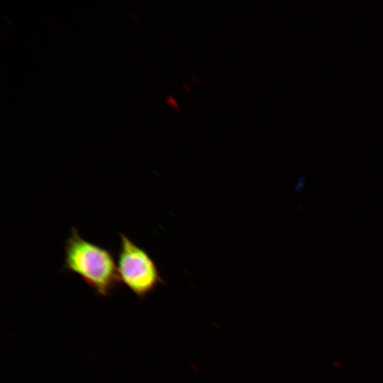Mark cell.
Returning <instances> with one entry per match:
<instances>
[{
  "label": "cell",
  "mask_w": 383,
  "mask_h": 383,
  "mask_svg": "<svg viewBox=\"0 0 383 383\" xmlns=\"http://www.w3.org/2000/svg\"><path fill=\"white\" fill-rule=\"evenodd\" d=\"M64 251V270L78 274L97 295L109 296L121 282L112 252L85 240L74 227Z\"/></svg>",
  "instance_id": "cell-1"
},
{
  "label": "cell",
  "mask_w": 383,
  "mask_h": 383,
  "mask_svg": "<svg viewBox=\"0 0 383 383\" xmlns=\"http://www.w3.org/2000/svg\"><path fill=\"white\" fill-rule=\"evenodd\" d=\"M118 272L123 282L140 299L151 294L164 281L157 266L148 252L120 233Z\"/></svg>",
  "instance_id": "cell-2"
}]
</instances>
